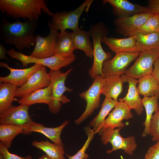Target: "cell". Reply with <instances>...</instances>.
<instances>
[{
  "instance_id": "cell-8",
  "label": "cell",
  "mask_w": 159,
  "mask_h": 159,
  "mask_svg": "<svg viewBox=\"0 0 159 159\" xmlns=\"http://www.w3.org/2000/svg\"><path fill=\"white\" fill-rule=\"evenodd\" d=\"M103 77L98 76L93 79V82L86 91L79 94L80 97L86 102L85 109L74 123L80 124L91 115L94 110L100 106V95L102 94Z\"/></svg>"
},
{
  "instance_id": "cell-20",
  "label": "cell",
  "mask_w": 159,
  "mask_h": 159,
  "mask_svg": "<svg viewBox=\"0 0 159 159\" xmlns=\"http://www.w3.org/2000/svg\"><path fill=\"white\" fill-rule=\"evenodd\" d=\"M67 120L61 125L54 128L46 127L42 124L32 122L24 129L23 133L28 134L32 132L41 133L48 138L54 143L63 146L60 138L62 131L68 124Z\"/></svg>"
},
{
  "instance_id": "cell-9",
  "label": "cell",
  "mask_w": 159,
  "mask_h": 159,
  "mask_svg": "<svg viewBox=\"0 0 159 159\" xmlns=\"http://www.w3.org/2000/svg\"><path fill=\"white\" fill-rule=\"evenodd\" d=\"M159 57V49L141 52L133 64L127 69L125 74L135 79L152 74L154 62Z\"/></svg>"
},
{
  "instance_id": "cell-12",
  "label": "cell",
  "mask_w": 159,
  "mask_h": 159,
  "mask_svg": "<svg viewBox=\"0 0 159 159\" xmlns=\"http://www.w3.org/2000/svg\"><path fill=\"white\" fill-rule=\"evenodd\" d=\"M29 106L21 104L17 106L12 105L0 114V124L13 125L24 129L33 122L29 113Z\"/></svg>"
},
{
  "instance_id": "cell-3",
  "label": "cell",
  "mask_w": 159,
  "mask_h": 159,
  "mask_svg": "<svg viewBox=\"0 0 159 159\" xmlns=\"http://www.w3.org/2000/svg\"><path fill=\"white\" fill-rule=\"evenodd\" d=\"M93 43V62L89 71L90 76L94 79L98 76L104 77L102 71L103 63L110 59V52H105L101 45L103 38L106 36L107 29L102 23L92 26L89 31Z\"/></svg>"
},
{
  "instance_id": "cell-5",
  "label": "cell",
  "mask_w": 159,
  "mask_h": 159,
  "mask_svg": "<svg viewBox=\"0 0 159 159\" xmlns=\"http://www.w3.org/2000/svg\"><path fill=\"white\" fill-rule=\"evenodd\" d=\"M7 54L12 58L20 61L23 67L26 66L29 64L34 63L47 67L50 70L53 71L60 70L61 68L71 64L76 59L74 55L64 57L56 54L50 57L37 58L25 55L16 51L13 48L7 50Z\"/></svg>"
},
{
  "instance_id": "cell-19",
  "label": "cell",
  "mask_w": 159,
  "mask_h": 159,
  "mask_svg": "<svg viewBox=\"0 0 159 159\" xmlns=\"http://www.w3.org/2000/svg\"><path fill=\"white\" fill-rule=\"evenodd\" d=\"M102 42L116 54L122 52H139L136 39L133 36L124 38L104 37Z\"/></svg>"
},
{
  "instance_id": "cell-40",
  "label": "cell",
  "mask_w": 159,
  "mask_h": 159,
  "mask_svg": "<svg viewBox=\"0 0 159 159\" xmlns=\"http://www.w3.org/2000/svg\"><path fill=\"white\" fill-rule=\"evenodd\" d=\"M38 159H52L48 157L46 154L44 155L39 157Z\"/></svg>"
},
{
  "instance_id": "cell-22",
  "label": "cell",
  "mask_w": 159,
  "mask_h": 159,
  "mask_svg": "<svg viewBox=\"0 0 159 159\" xmlns=\"http://www.w3.org/2000/svg\"><path fill=\"white\" fill-rule=\"evenodd\" d=\"M123 83L121 76L112 75L103 77L102 94L117 101L123 91Z\"/></svg>"
},
{
  "instance_id": "cell-42",
  "label": "cell",
  "mask_w": 159,
  "mask_h": 159,
  "mask_svg": "<svg viewBox=\"0 0 159 159\" xmlns=\"http://www.w3.org/2000/svg\"><path fill=\"white\" fill-rule=\"evenodd\" d=\"M121 159H124V158H123V157L122 156H121Z\"/></svg>"
},
{
  "instance_id": "cell-15",
  "label": "cell",
  "mask_w": 159,
  "mask_h": 159,
  "mask_svg": "<svg viewBox=\"0 0 159 159\" xmlns=\"http://www.w3.org/2000/svg\"><path fill=\"white\" fill-rule=\"evenodd\" d=\"M0 66L9 70V74L7 76L0 77V83H11L17 87H21L28 81L31 76L41 67V65L35 64L33 66L24 69H15L10 67L4 62H1Z\"/></svg>"
},
{
  "instance_id": "cell-35",
  "label": "cell",
  "mask_w": 159,
  "mask_h": 159,
  "mask_svg": "<svg viewBox=\"0 0 159 159\" xmlns=\"http://www.w3.org/2000/svg\"><path fill=\"white\" fill-rule=\"evenodd\" d=\"M0 153L2 155L4 159H33L30 155L22 157L10 153L8 149L1 142L0 143Z\"/></svg>"
},
{
  "instance_id": "cell-28",
  "label": "cell",
  "mask_w": 159,
  "mask_h": 159,
  "mask_svg": "<svg viewBox=\"0 0 159 159\" xmlns=\"http://www.w3.org/2000/svg\"><path fill=\"white\" fill-rule=\"evenodd\" d=\"M17 87L9 82L0 84V114L12 105Z\"/></svg>"
},
{
  "instance_id": "cell-23",
  "label": "cell",
  "mask_w": 159,
  "mask_h": 159,
  "mask_svg": "<svg viewBox=\"0 0 159 159\" xmlns=\"http://www.w3.org/2000/svg\"><path fill=\"white\" fill-rule=\"evenodd\" d=\"M51 100V88L50 85L20 98L18 102L20 104L29 106L37 103L45 104L48 105Z\"/></svg>"
},
{
  "instance_id": "cell-34",
  "label": "cell",
  "mask_w": 159,
  "mask_h": 159,
  "mask_svg": "<svg viewBox=\"0 0 159 159\" xmlns=\"http://www.w3.org/2000/svg\"><path fill=\"white\" fill-rule=\"evenodd\" d=\"M153 141L159 140V105L158 108L153 114L150 127V134Z\"/></svg>"
},
{
  "instance_id": "cell-32",
  "label": "cell",
  "mask_w": 159,
  "mask_h": 159,
  "mask_svg": "<svg viewBox=\"0 0 159 159\" xmlns=\"http://www.w3.org/2000/svg\"><path fill=\"white\" fill-rule=\"evenodd\" d=\"M159 32V14H153L140 27L133 32L130 37L135 33L146 34Z\"/></svg>"
},
{
  "instance_id": "cell-11",
  "label": "cell",
  "mask_w": 159,
  "mask_h": 159,
  "mask_svg": "<svg viewBox=\"0 0 159 159\" xmlns=\"http://www.w3.org/2000/svg\"><path fill=\"white\" fill-rule=\"evenodd\" d=\"M48 26L50 32L47 36L43 37L36 34L34 48L30 54L31 56L42 58L51 57L55 54L56 42L59 32L49 23Z\"/></svg>"
},
{
  "instance_id": "cell-30",
  "label": "cell",
  "mask_w": 159,
  "mask_h": 159,
  "mask_svg": "<svg viewBox=\"0 0 159 159\" xmlns=\"http://www.w3.org/2000/svg\"><path fill=\"white\" fill-rule=\"evenodd\" d=\"M32 145L45 153L52 159H65L63 146L51 143L47 140L34 141Z\"/></svg>"
},
{
  "instance_id": "cell-18",
  "label": "cell",
  "mask_w": 159,
  "mask_h": 159,
  "mask_svg": "<svg viewBox=\"0 0 159 159\" xmlns=\"http://www.w3.org/2000/svg\"><path fill=\"white\" fill-rule=\"evenodd\" d=\"M132 117L133 115L127 105L124 102L118 101L106 119L103 131L107 128H122L127 125V123L125 124L122 121L123 120H129Z\"/></svg>"
},
{
  "instance_id": "cell-25",
  "label": "cell",
  "mask_w": 159,
  "mask_h": 159,
  "mask_svg": "<svg viewBox=\"0 0 159 159\" xmlns=\"http://www.w3.org/2000/svg\"><path fill=\"white\" fill-rule=\"evenodd\" d=\"M75 50L71 33L66 31L59 32L57 41L55 54L64 57H69L74 55L73 52Z\"/></svg>"
},
{
  "instance_id": "cell-6",
  "label": "cell",
  "mask_w": 159,
  "mask_h": 159,
  "mask_svg": "<svg viewBox=\"0 0 159 159\" xmlns=\"http://www.w3.org/2000/svg\"><path fill=\"white\" fill-rule=\"evenodd\" d=\"M92 0H87L73 11H63L54 13L51 21L48 22L51 26L60 32H64L67 29L73 31L79 29L78 23L80 18L84 11L87 10Z\"/></svg>"
},
{
  "instance_id": "cell-29",
  "label": "cell",
  "mask_w": 159,
  "mask_h": 159,
  "mask_svg": "<svg viewBox=\"0 0 159 159\" xmlns=\"http://www.w3.org/2000/svg\"><path fill=\"white\" fill-rule=\"evenodd\" d=\"M138 79L137 87L140 95L144 97H159V84L152 74Z\"/></svg>"
},
{
  "instance_id": "cell-37",
  "label": "cell",
  "mask_w": 159,
  "mask_h": 159,
  "mask_svg": "<svg viewBox=\"0 0 159 159\" xmlns=\"http://www.w3.org/2000/svg\"><path fill=\"white\" fill-rule=\"evenodd\" d=\"M150 12L159 14V0H150L147 6Z\"/></svg>"
},
{
  "instance_id": "cell-1",
  "label": "cell",
  "mask_w": 159,
  "mask_h": 159,
  "mask_svg": "<svg viewBox=\"0 0 159 159\" xmlns=\"http://www.w3.org/2000/svg\"><path fill=\"white\" fill-rule=\"evenodd\" d=\"M38 25L37 21L18 20L11 23L3 17L0 24L1 39L5 44L13 45L19 50L30 48L35 44Z\"/></svg>"
},
{
  "instance_id": "cell-16",
  "label": "cell",
  "mask_w": 159,
  "mask_h": 159,
  "mask_svg": "<svg viewBox=\"0 0 159 159\" xmlns=\"http://www.w3.org/2000/svg\"><path fill=\"white\" fill-rule=\"evenodd\" d=\"M121 77L124 82L128 83V89L125 96L119 99V101L124 102L130 110L134 109L138 115H140L143 112L144 107L136 86L138 80L125 74Z\"/></svg>"
},
{
  "instance_id": "cell-2",
  "label": "cell",
  "mask_w": 159,
  "mask_h": 159,
  "mask_svg": "<svg viewBox=\"0 0 159 159\" xmlns=\"http://www.w3.org/2000/svg\"><path fill=\"white\" fill-rule=\"evenodd\" d=\"M0 10L6 16L19 20L37 21L43 11L52 16L44 0H0Z\"/></svg>"
},
{
  "instance_id": "cell-13",
  "label": "cell",
  "mask_w": 159,
  "mask_h": 159,
  "mask_svg": "<svg viewBox=\"0 0 159 159\" xmlns=\"http://www.w3.org/2000/svg\"><path fill=\"white\" fill-rule=\"evenodd\" d=\"M50 83V77L46 67L41 65L25 84L17 87L16 97L21 98L37 90L49 86Z\"/></svg>"
},
{
  "instance_id": "cell-31",
  "label": "cell",
  "mask_w": 159,
  "mask_h": 159,
  "mask_svg": "<svg viewBox=\"0 0 159 159\" xmlns=\"http://www.w3.org/2000/svg\"><path fill=\"white\" fill-rule=\"evenodd\" d=\"M24 129L21 127L9 124H0V140L9 149L14 138L19 134L23 133Z\"/></svg>"
},
{
  "instance_id": "cell-26",
  "label": "cell",
  "mask_w": 159,
  "mask_h": 159,
  "mask_svg": "<svg viewBox=\"0 0 159 159\" xmlns=\"http://www.w3.org/2000/svg\"><path fill=\"white\" fill-rule=\"evenodd\" d=\"M159 97L154 96L152 97H144L142 99L143 105L145 108L146 117L143 125L145 126V128L142 136L146 137L150 134V122L153 114L157 110L159 103Z\"/></svg>"
},
{
  "instance_id": "cell-14",
  "label": "cell",
  "mask_w": 159,
  "mask_h": 159,
  "mask_svg": "<svg viewBox=\"0 0 159 159\" xmlns=\"http://www.w3.org/2000/svg\"><path fill=\"white\" fill-rule=\"evenodd\" d=\"M151 12L135 14L125 17L116 18L114 21L117 31L125 36L130 37L141 26L153 15Z\"/></svg>"
},
{
  "instance_id": "cell-41",
  "label": "cell",
  "mask_w": 159,
  "mask_h": 159,
  "mask_svg": "<svg viewBox=\"0 0 159 159\" xmlns=\"http://www.w3.org/2000/svg\"><path fill=\"white\" fill-rule=\"evenodd\" d=\"M0 159H4L2 155L0 153Z\"/></svg>"
},
{
  "instance_id": "cell-24",
  "label": "cell",
  "mask_w": 159,
  "mask_h": 159,
  "mask_svg": "<svg viewBox=\"0 0 159 159\" xmlns=\"http://www.w3.org/2000/svg\"><path fill=\"white\" fill-rule=\"evenodd\" d=\"M71 34L75 49L82 50L86 56L92 58L93 47L90 41L89 32L79 28L73 31Z\"/></svg>"
},
{
  "instance_id": "cell-10",
  "label": "cell",
  "mask_w": 159,
  "mask_h": 159,
  "mask_svg": "<svg viewBox=\"0 0 159 159\" xmlns=\"http://www.w3.org/2000/svg\"><path fill=\"white\" fill-rule=\"evenodd\" d=\"M140 53H119L116 54L112 59L105 61L102 69L104 77L112 75L121 76L125 74L127 67Z\"/></svg>"
},
{
  "instance_id": "cell-38",
  "label": "cell",
  "mask_w": 159,
  "mask_h": 159,
  "mask_svg": "<svg viewBox=\"0 0 159 159\" xmlns=\"http://www.w3.org/2000/svg\"><path fill=\"white\" fill-rule=\"evenodd\" d=\"M153 66L152 75L155 78L159 84V57L154 62Z\"/></svg>"
},
{
  "instance_id": "cell-36",
  "label": "cell",
  "mask_w": 159,
  "mask_h": 159,
  "mask_svg": "<svg viewBox=\"0 0 159 159\" xmlns=\"http://www.w3.org/2000/svg\"><path fill=\"white\" fill-rule=\"evenodd\" d=\"M145 159H159V140L148 149Z\"/></svg>"
},
{
  "instance_id": "cell-43",
  "label": "cell",
  "mask_w": 159,
  "mask_h": 159,
  "mask_svg": "<svg viewBox=\"0 0 159 159\" xmlns=\"http://www.w3.org/2000/svg\"></svg>"
},
{
  "instance_id": "cell-21",
  "label": "cell",
  "mask_w": 159,
  "mask_h": 159,
  "mask_svg": "<svg viewBox=\"0 0 159 159\" xmlns=\"http://www.w3.org/2000/svg\"><path fill=\"white\" fill-rule=\"evenodd\" d=\"M118 102V101L114 100L111 98L105 97L99 113L90 123V126L93 128L92 129L95 134L98 133L100 135H101L103 131L106 117Z\"/></svg>"
},
{
  "instance_id": "cell-27",
  "label": "cell",
  "mask_w": 159,
  "mask_h": 159,
  "mask_svg": "<svg viewBox=\"0 0 159 159\" xmlns=\"http://www.w3.org/2000/svg\"><path fill=\"white\" fill-rule=\"evenodd\" d=\"M132 36L136 39L138 48L140 52L153 49H159V32L135 33Z\"/></svg>"
},
{
  "instance_id": "cell-39",
  "label": "cell",
  "mask_w": 159,
  "mask_h": 159,
  "mask_svg": "<svg viewBox=\"0 0 159 159\" xmlns=\"http://www.w3.org/2000/svg\"><path fill=\"white\" fill-rule=\"evenodd\" d=\"M0 58H6L5 54L7 53V51L4 46L1 43L0 44Z\"/></svg>"
},
{
  "instance_id": "cell-4",
  "label": "cell",
  "mask_w": 159,
  "mask_h": 159,
  "mask_svg": "<svg viewBox=\"0 0 159 159\" xmlns=\"http://www.w3.org/2000/svg\"><path fill=\"white\" fill-rule=\"evenodd\" d=\"M72 70L71 68L64 72L60 70H50L49 72L50 77L52 91V100L48 105L49 109L53 114L58 112L60 110L62 104L70 102L67 97L63 95L66 92H70L71 88L65 85L66 79Z\"/></svg>"
},
{
  "instance_id": "cell-7",
  "label": "cell",
  "mask_w": 159,
  "mask_h": 159,
  "mask_svg": "<svg viewBox=\"0 0 159 159\" xmlns=\"http://www.w3.org/2000/svg\"><path fill=\"white\" fill-rule=\"evenodd\" d=\"M122 128L106 129L101 135V140L104 145L110 143L112 145V149L107 151V153L122 149L128 155H132L137 147L135 137L134 136L122 137L120 133Z\"/></svg>"
},
{
  "instance_id": "cell-17",
  "label": "cell",
  "mask_w": 159,
  "mask_h": 159,
  "mask_svg": "<svg viewBox=\"0 0 159 159\" xmlns=\"http://www.w3.org/2000/svg\"><path fill=\"white\" fill-rule=\"evenodd\" d=\"M103 4H110L116 18L125 17L135 14L150 12L148 6L131 3L127 0H104Z\"/></svg>"
},
{
  "instance_id": "cell-33",
  "label": "cell",
  "mask_w": 159,
  "mask_h": 159,
  "mask_svg": "<svg viewBox=\"0 0 159 159\" xmlns=\"http://www.w3.org/2000/svg\"><path fill=\"white\" fill-rule=\"evenodd\" d=\"M85 131L88 138L84 144L74 155L70 156L67 154L66 155L69 159H87L89 158V155L86 153V151L93 139L95 134L93 130L89 127L86 128Z\"/></svg>"
}]
</instances>
